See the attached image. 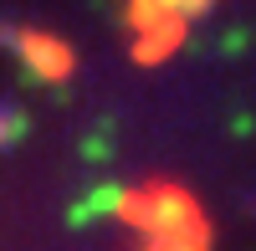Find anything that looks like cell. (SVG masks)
<instances>
[{"instance_id":"cell-5","label":"cell","mask_w":256,"mask_h":251,"mask_svg":"<svg viewBox=\"0 0 256 251\" xmlns=\"http://www.w3.org/2000/svg\"><path fill=\"white\" fill-rule=\"evenodd\" d=\"M164 16V0H128V10H123V20L134 31H144V26H154V20Z\"/></svg>"},{"instance_id":"cell-6","label":"cell","mask_w":256,"mask_h":251,"mask_svg":"<svg viewBox=\"0 0 256 251\" xmlns=\"http://www.w3.org/2000/svg\"><path fill=\"white\" fill-rule=\"evenodd\" d=\"M20 134H26V113H16L10 102H0V149H6V144H16Z\"/></svg>"},{"instance_id":"cell-3","label":"cell","mask_w":256,"mask_h":251,"mask_svg":"<svg viewBox=\"0 0 256 251\" xmlns=\"http://www.w3.org/2000/svg\"><path fill=\"white\" fill-rule=\"evenodd\" d=\"M184 36H190V16L164 10L154 26L138 31V41H134V62H138V67H159V62H169V56L184 46Z\"/></svg>"},{"instance_id":"cell-4","label":"cell","mask_w":256,"mask_h":251,"mask_svg":"<svg viewBox=\"0 0 256 251\" xmlns=\"http://www.w3.org/2000/svg\"><path fill=\"white\" fill-rule=\"evenodd\" d=\"M118 184H98V190L88 195V200H82V205H72V226H88L98 210H118Z\"/></svg>"},{"instance_id":"cell-2","label":"cell","mask_w":256,"mask_h":251,"mask_svg":"<svg viewBox=\"0 0 256 251\" xmlns=\"http://www.w3.org/2000/svg\"><path fill=\"white\" fill-rule=\"evenodd\" d=\"M10 46L20 52V62H26V72H31L36 82H67V77L77 72V52H72L62 36H52V31L20 26Z\"/></svg>"},{"instance_id":"cell-1","label":"cell","mask_w":256,"mask_h":251,"mask_svg":"<svg viewBox=\"0 0 256 251\" xmlns=\"http://www.w3.org/2000/svg\"><path fill=\"white\" fill-rule=\"evenodd\" d=\"M118 220L159 246H210V216L180 180H144L118 195Z\"/></svg>"},{"instance_id":"cell-7","label":"cell","mask_w":256,"mask_h":251,"mask_svg":"<svg viewBox=\"0 0 256 251\" xmlns=\"http://www.w3.org/2000/svg\"><path fill=\"white\" fill-rule=\"evenodd\" d=\"M164 10H180V16L195 20V16H205V10H210V0H164Z\"/></svg>"}]
</instances>
